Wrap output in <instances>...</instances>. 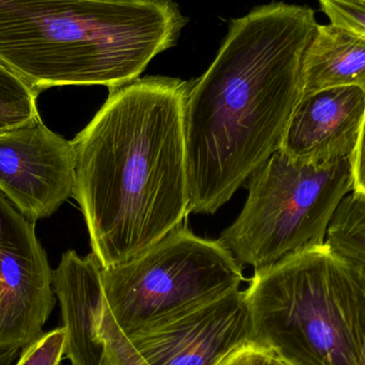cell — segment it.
Listing matches in <instances>:
<instances>
[{
	"label": "cell",
	"instance_id": "obj_9",
	"mask_svg": "<svg viewBox=\"0 0 365 365\" xmlns=\"http://www.w3.org/2000/svg\"><path fill=\"white\" fill-rule=\"evenodd\" d=\"M53 287L66 330L72 365H149L113 319L102 285V266L93 253L66 251L53 270Z\"/></svg>",
	"mask_w": 365,
	"mask_h": 365
},
{
	"label": "cell",
	"instance_id": "obj_21",
	"mask_svg": "<svg viewBox=\"0 0 365 365\" xmlns=\"http://www.w3.org/2000/svg\"><path fill=\"white\" fill-rule=\"evenodd\" d=\"M132 1H145V0H132Z\"/></svg>",
	"mask_w": 365,
	"mask_h": 365
},
{
	"label": "cell",
	"instance_id": "obj_18",
	"mask_svg": "<svg viewBox=\"0 0 365 365\" xmlns=\"http://www.w3.org/2000/svg\"><path fill=\"white\" fill-rule=\"evenodd\" d=\"M351 168L354 178L353 190L365 195V113L357 147L351 158Z\"/></svg>",
	"mask_w": 365,
	"mask_h": 365
},
{
	"label": "cell",
	"instance_id": "obj_13",
	"mask_svg": "<svg viewBox=\"0 0 365 365\" xmlns=\"http://www.w3.org/2000/svg\"><path fill=\"white\" fill-rule=\"evenodd\" d=\"M326 246L354 267L365 268V195L353 190L339 204L325 238Z\"/></svg>",
	"mask_w": 365,
	"mask_h": 365
},
{
	"label": "cell",
	"instance_id": "obj_12",
	"mask_svg": "<svg viewBox=\"0 0 365 365\" xmlns=\"http://www.w3.org/2000/svg\"><path fill=\"white\" fill-rule=\"evenodd\" d=\"M340 87L365 90V41L341 26L319 24L302 58V96Z\"/></svg>",
	"mask_w": 365,
	"mask_h": 365
},
{
	"label": "cell",
	"instance_id": "obj_4",
	"mask_svg": "<svg viewBox=\"0 0 365 365\" xmlns=\"http://www.w3.org/2000/svg\"><path fill=\"white\" fill-rule=\"evenodd\" d=\"M253 342L289 365H362L365 291L326 246L257 270L246 289Z\"/></svg>",
	"mask_w": 365,
	"mask_h": 365
},
{
	"label": "cell",
	"instance_id": "obj_3",
	"mask_svg": "<svg viewBox=\"0 0 365 365\" xmlns=\"http://www.w3.org/2000/svg\"><path fill=\"white\" fill-rule=\"evenodd\" d=\"M185 24L173 0H0V59L36 93L113 90L175 46Z\"/></svg>",
	"mask_w": 365,
	"mask_h": 365
},
{
	"label": "cell",
	"instance_id": "obj_20",
	"mask_svg": "<svg viewBox=\"0 0 365 365\" xmlns=\"http://www.w3.org/2000/svg\"><path fill=\"white\" fill-rule=\"evenodd\" d=\"M358 269V272H359L360 279H361L362 284H364V291H365V268H359L356 267ZM362 365H365V349H364V361H362Z\"/></svg>",
	"mask_w": 365,
	"mask_h": 365
},
{
	"label": "cell",
	"instance_id": "obj_5",
	"mask_svg": "<svg viewBox=\"0 0 365 365\" xmlns=\"http://www.w3.org/2000/svg\"><path fill=\"white\" fill-rule=\"evenodd\" d=\"M354 189L351 160L317 166L274 152L248 179V197L221 244L257 270L325 244L339 204Z\"/></svg>",
	"mask_w": 365,
	"mask_h": 365
},
{
	"label": "cell",
	"instance_id": "obj_2",
	"mask_svg": "<svg viewBox=\"0 0 365 365\" xmlns=\"http://www.w3.org/2000/svg\"><path fill=\"white\" fill-rule=\"evenodd\" d=\"M188 88L179 78L149 76L109 90L102 108L71 141L73 197L102 268L145 252L190 212Z\"/></svg>",
	"mask_w": 365,
	"mask_h": 365
},
{
	"label": "cell",
	"instance_id": "obj_6",
	"mask_svg": "<svg viewBox=\"0 0 365 365\" xmlns=\"http://www.w3.org/2000/svg\"><path fill=\"white\" fill-rule=\"evenodd\" d=\"M242 265L220 240L182 225L130 261L102 268L107 306L126 338L163 327L234 289Z\"/></svg>",
	"mask_w": 365,
	"mask_h": 365
},
{
	"label": "cell",
	"instance_id": "obj_1",
	"mask_svg": "<svg viewBox=\"0 0 365 365\" xmlns=\"http://www.w3.org/2000/svg\"><path fill=\"white\" fill-rule=\"evenodd\" d=\"M317 25L313 9L285 2L232 19L185 102L190 212H216L280 150Z\"/></svg>",
	"mask_w": 365,
	"mask_h": 365
},
{
	"label": "cell",
	"instance_id": "obj_8",
	"mask_svg": "<svg viewBox=\"0 0 365 365\" xmlns=\"http://www.w3.org/2000/svg\"><path fill=\"white\" fill-rule=\"evenodd\" d=\"M72 143L40 115L0 130V191L31 222L48 218L73 197Z\"/></svg>",
	"mask_w": 365,
	"mask_h": 365
},
{
	"label": "cell",
	"instance_id": "obj_16",
	"mask_svg": "<svg viewBox=\"0 0 365 365\" xmlns=\"http://www.w3.org/2000/svg\"><path fill=\"white\" fill-rule=\"evenodd\" d=\"M330 23L341 26L365 41V0H319Z\"/></svg>",
	"mask_w": 365,
	"mask_h": 365
},
{
	"label": "cell",
	"instance_id": "obj_11",
	"mask_svg": "<svg viewBox=\"0 0 365 365\" xmlns=\"http://www.w3.org/2000/svg\"><path fill=\"white\" fill-rule=\"evenodd\" d=\"M364 113L362 88H334L302 96L280 150L297 162L317 166L351 160Z\"/></svg>",
	"mask_w": 365,
	"mask_h": 365
},
{
	"label": "cell",
	"instance_id": "obj_15",
	"mask_svg": "<svg viewBox=\"0 0 365 365\" xmlns=\"http://www.w3.org/2000/svg\"><path fill=\"white\" fill-rule=\"evenodd\" d=\"M66 334L63 327L43 334L21 349L16 365H60L66 354Z\"/></svg>",
	"mask_w": 365,
	"mask_h": 365
},
{
	"label": "cell",
	"instance_id": "obj_7",
	"mask_svg": "<svg viewBox=\"0 0 365 365\" xmlns=\"http://www.w3.org/2000/svg\"><path fill=\"white\" fill-rule=\"evenodd\" d=\"M34 225L0 191V351L38 340L56 304L53 270Z\"/></svg>",
	"mask_w": 365,
	"mask_h": 365
},
{
	"label": "cell",
	"instance_id": "obj_10",
	"mask_svg": "<svg viewBox=\"0 0 365 365\" xmlns=\"http://www.w3.org/2000/svg\"><path fill=\"white\" fill-rule=\"evenodd\" d=\"M130 342L149 365H218L253 342L246 289L229 292Z\"/></svg>",
	"mask_w": 365,
	"mask_h": 365
},
{
	"label": "cell",
	"instance_id": "obj_22",
	"mask_svg": "<svg viewBox=\"0 0 365 365\" xmlns=\"http://www.w3.org/2000/svg\"><path fill=\"white\" fill-rule=\"evenodd\" d=\"M4 126L0 125V130H4Z\"/></svg>",
	"mask_w": 365,
	"mask_h": 365
},
{
	"label": "cell",
	"instance_id": "obj_17",
	"mask_svg": "<svg viewBox=\"0 0 365 365\" xmlns=\"http://www.w3.org/2000/svg\"><path fill=\"white\" fill-rule=\"evenodd\" d=\"M218 365H289L274 351L255 342L244 345L230 354Z\"/></svg>",
	"mask_w": 365,
	"mask_h": 365
},
{
	"label": "cell",
	"instance_id": "obj_14",
	"mask_svg": "<svg viewBox=\"0 0 365 365\" xmlns=\"http://www.w3.org/2000/svg\"><path fill=\"white\" fill-rule=\"evenodd\" d=\"M36 93L17 73L0 59V125H19L38 115Z\"/></svg>",
	"mask_w": 365,
	"mask_h": 365
},
{
	"label": "cell",
	"instance_id": "obj_19",
	"mask_svg": "<svg viewBox=\"0 0 365 365\" xmlns=\"http://www.w3.org/2000/svg\"><path fill=\"white\" fill-rule=\"evenodd\" d=\"M19 349H1L0 351V365H13L19 355Z\"/></svg>",
	"mask_w": 365,
	"mask_h": 365
}]
</instances>
